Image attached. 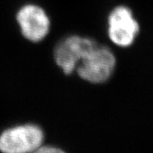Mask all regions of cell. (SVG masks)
Instances as JSON below:
<instances>
[{"mask_svg": "<svg viewBox=\"0 0 153 153\" xmlns=\"http://www.w3.org/2000/svg\"><path fill=\"white\" fill-rule=\"evenodd\" d=\"M116 58L111 50L96 44L77 65L76 71L82 79L92 83H101L111 76Z\"/></svg>", "mask_w": 153, "mask_h": 153, "instance_id": "cell-1", "label": "cell"}, {"mask_svg": "<svg viewBox=\"0 0 153 153\" xmlns=\"http://www.w3.org/2000/svg\"><path fill=\"white\" fill-rule=\"evenodd\" d=\"M43 140L44 133L38 126H16L0 135V151L4 153H33L42 146Z\"/></svg>", "mask_w": 153, "mask_h": 153, "instance_id": "cell-2", "label": "cell"}, {"mask_svg": "<svg viewBox=\"0 0 153 153\" xmlns=\"http://www.w3.org/2000/svg\"><path fill=\"white\" fill-rule=\"evenodd\" d=\"M96 44L90 38L70 36L56 46L54 53L55 62L64 73L69 75L76 70L80 61Z\"/></svg>", "mask_w": 153, "mask_h": 153, "instance_id": "cell-3", "label": "cell"}, {"mask_svg": "<svg viewBox=\"0 0 153 153\" xmlns=\"http://www.w3.org/2000/svg\"><path fill=\"white\" fill-rule=\"evenodd\" d=\"M140 31L139 23L132 11L125 6L116 7L108 17V36L111 41L120 47L130 46Z\"/></svg>", "mask_w": 153, "mask_h": 153, "instance_id": "cell-4", "label": "cell"}, {"mask_svg": "<svg viewBox=\"0 0 153 153\" xmlns=\"http://www.w3.org/2000/svg\"><path fill=\"white\" fill-rule=\"evenodd\" d=\"M16 20L22 34L29 41L39 42L49 33V18L39 6L33 4L23 6L17 13Z\"/></svg>", "mask_w": 153, "mask_h": 153, "instance_id": "cell-5", "label": "cell"}, {"mask_svg": "<svg viewBox=\"0 0 153 153\" xmlns=\"http://www.w3.org/2000/svg\"><path fill=\"white\" fill-rule=\"evenodd\" d=\"M33 153H65L62 152L60 149H57L55 147H51V146H40L38 148L35 152Z\"/></svg>", "mask_w": 153, "mask_h": 153, "instance_id": "cell-6", "label": "cell"}]
</instances>
